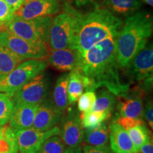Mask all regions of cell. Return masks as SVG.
Segmentation results:
<instances>
[{
    "label": "cell",
    "instance_id": "6da1fadb",
    "mask_svg": "<svg viewBox=\"0 0 153 153\" xmlns=\"http://www.w3.org/2000/svg\"><path fill=\"white\" fill-rule=\"evenodd\" d=\"M116 38H108L90 49L80 53L76 70L90 82L91 91L100 87L118 96L129 90L128 84L122 82L116 59Z\"/></svg>",
    "mask_w": 153,
    "mask_h": 153
},
{
    "label": "cell",
    "instance_id": "7a4b0ae2",
    "mask_svg": "<svg viewBox=\"0 0 153 153\" xmlns=\"http://www.w3.org/2000/svg\"><path fill=\"white\" fill-rule=\"evenodd\" d=\"M74 8L76 24L70 48L84 52L106 38L117 37L123 22L108 9L94 1L87 11Z\"/></svg>",
    "mask_w": 153,
    "mask_h": 153
},
{
    "label": "cell",
    "instance_id": "3957f363",
    "mask_svg": "<svg viewBox=\"0 0 153 153\" xmlns=\"http://www.w3.org/2000/svg\"><path fill=\"white\" fill-rule=\"evenodd\" d=\"M152 30V17L148 13L137 11L126 18L116 38V59L120 68H127L148 45Z\"/></svg>",
    "mask_w": 153,
    "mask_h": 153
},
{
    "label": "cell",
    "instance_id": "277c9868",
    "mask_svg": "<svg viewBox=\"0 0 153 153\" xmlns=\"http://www.w3.org/2000/svg\"><path fill=\"white\" fill-rule=\"evenodd\" d=\"M76 24V13L73 5L67 3L64 11L51 21L48 43L51 50L70 48Z\"/></svg>",
    "mask_w": 153,
    "mask_h": 153
},
{
    "label": "cell",
    "instance_id": "5b68a950",
    "mask_svg": "<svg viewBox=\"0 0 153 153\" xmlns=\"http://www.w3.org/2000/svg\"><path fill=\"white\" fill-rule=\"evenodd\" d=\"M48 65L45 60H26L7 75L0 77V92L12 97L23 86L43 73Z\"/></svg>",
    "mask_w": 153,
    "mask_h": 153
},
{
    "label": "cell",
    "instance_id": "8992f818",
    "mask_svg": "<svg viewBox=\"0 0 153 153\" xmlns=\"http://www.w3.org/2000/svg\"><path fill=\"white\" fill-rule=\"evenodd\" d=\"M51 17H41L30 20L12 18L6 22L5 28L15 36L38 45H47Z\"/></svg>",
    "mask_w": 153,
    "mask_h": 153
},
{
    "label": "cell",
    "instance_id": "52a82bcc",
    "mask_svg": "<svg viewBox=\"0 0 153 153\" xmlns=\"http://www.w3.org/2000/svg\"><path fill=\"white\" fill-rule=\"evenodd\" d=\"M0 45L10 50L24 61L25 60H44L48 57L47 45H38L11 33L5 27L0 31Z\"/></svg>",
    "mask_w": 153,
    "mask_h": 153
},
{
    "label": "cell",
    "instance_id": "ba28073f",
    "mask_svg": "<svg viewBox=\"0 0 153 153\" xmlns=\"http://www.w3.org/2000/svg\"><path fill=\"white\" fill-rule=\"evenodd\" d=\"M48 89V78L41 73L19 89L12 97V99L14 104L41 105L45 101Z\"/></svg>",
    "mask_w": 153,
    "mask_h": 153
},
{
    "label": "cell",
    "instance_id": "9c48e42d",
    "mask_svg": "<svg viewBox=\"0 0 153 153\" xmlns=\"http://www.w3.org/2000/svg\"><path fill=\"white\" fill-rule=\"evenodd\" d=\"M60 121L59 135L62 142L68 148H79L85 135L79 114L76 111L69 109L65 116H62Z\"/></svg>",
    "mask_w": 153,
    "mask_h": 153
},
{
    "label": "cell",
    "instance_id": "30bf717a",
    "mask_svg": "<svg viewBox=\"0 0 153 153\" xmlns=\"http://www.w3.org/2000/svg\"><path fill=\"white\" fill-rule=\"evenodd\" d=\"M59 133L60 128L57 126L46 131H38L33 128L17 131L15 135L19 151L21 153H37L44 141Z\"/></svg>",
    "mask_w": 153,
    "mask_h": 153
},
{
    "label": "cell",
    "instance_id": "8fae6325",
    "mask_svg": "<svg viewBox=\"0 0 153 153\" xmlns=\"http://www.w3.org/2000/svg\"><path fill=\"white\" fill-rule=\"evenodd\" d=\"M60 0H35L24 3L13 14V18L30 20L51 17L60 10Z\"/></svg>",
    "mask_w": 153,
    "mask_h": 153
},
{
    "label": "cell",
    "instance_id": "7c38bea8",
    "mask_svg": "<svg viewBox=\"0 0 153 153\" xmlns=\"http://www.w3.org/2000/svg\"><path fill=\"white\" fill-rule=\"evenodd\" d=\"M128 73L134 81L142 82L152 76L153 49L152 45L145 46L135 55L127 66Z\"/></svg>",
    "mask_w": 153,
    "mask_h": 153
},
{
    "label": "cell",
    "instance_id": "4fadbf2b",
    "mask_svg": "<svg viewBox=\"0 0 153 153\" xmlns=\"http://www.w3.org/2000/svg\"><path fill=\"white\" fill-rule=\"evenodd\" d=\"M140 89L131 94L128 91L118 95L117 109L120 117H127L142 119L143 117L144 106L140 94Z\"/></svg>",
    "mask_w": 153,
    "mask_h": 153
},
{
    "label": "cell",
    "instance_id": "5bb4252c",
    "mask_svg": "<svg viewBox=\"0 0 153 153\" xmlns=\"http://www.w3.org/2000/svg\"><path fill=\"white\" fill-rule=\"evenodd\" d=\"M62 116L63 113L52 103L44 101L38 107L31 128L41 131H48L60 123Z\"/></svg>",
    "mask_w": 153,
    "mask_h": 153
},
{
    "label": "cell",
    "instance_id": "9a60e30c",
    "mask_svg": "<svg viewBox=\"0 0 153 153\" xmlns=\"http://www.w3.org/2000/svg\"><path fill=\"white\" fill-rule=\"evenodd\" d=\"M48 62L55 70L60 72H68L78 68L80 53L72 48L53 50L48 55Z\"/></svg>",
    "mask_w": 153,
    "mask_h": 153
},
{
    "label": "cell",
    "instance_id": "2e32d148",
    "mask_svg": "<svg viewBox=\"0 0 153 153\" xmlns=\"http://www.w3.org/2000/svg\"><path fill=\"white\" fill-rule=\"evenodd\" d=\"M40 105L29 104H14L12 115L9 120V127L16 133L32 127L34 117Z\"/></svg>",
    "mask_w": 153,
    "mask_h": 153
},
{
    "label": "cell",
    "instance_id": "e0dca14e",
    "mask_svg": "<svg viewBox=\"0 0 153 153\" xmlns=\"http://www.w3.org/2000/svg\"><path fill=\"white\" fill-rule=\"evenodd\" d=\"M110 148L115 153H135L136 148L131 141L128 133L117 122L109 126Z\"/></svg>",
    "mask_w": 153,
    "mask_h": 153
},
{
    "label": "cell",
    "instance_id": "ac0fdd59",
    "mask_svg": "<svg viewBox=\"0 0 153 153\" xmlns=\"http://www.w3.org/2000/svg\"><path fill=\"white\" fill-rule=\"evenodd\" d=\"M105 8L114 14L130 16L141 7L140 0H104Z\"/></svg>",
    "mask_w": 153,
    "mask_h": 153
},
{
    "label": "cell",
    "instance_id": "d6986e66",
    "mask_svg": "<svg viewBox=\"0 0 153 153\" xmlns=\"http://www.w3.org/2000/svg\"><path fill=\"white\" fill-rule=\"evenodd\" d=\"M68 85V74H62L57 79L53 89L52 104L62 113L65 111L69 106Z\"/></svg>",
    "mask_w": 153,
    "mask_h": 153
},
{
    "label": "cell",
    "instance_id": "ffe728a7",
    "mask_svg": "<svg viewBox=\"0 0 153 153\" xmlns=\"http://www.w3.org/2000/svg\"><path fill=\"white\" fill-rule=\"evenodd\" d=\"M84 140L87 145L92 146L107 145L109 140V131L104 122L91 128H86Z\"/></svg>",
    "mask_w": 153,
    "mask_h": 153
},
{
    "label": "cell",
    "instance_id": "44dd1931",
    "mask_svg": "<svg viewBox=\"0 0 153 153\" xmlns=\"http://www.w3.org/2000/svg\"><path fill=\"white\" fill-rule=\"evenodd\" d=\"M85 86L83 82V76L77 70H74L68 74V104H75L79 97L83 94Z\"/></svg>",
    "mask_w": 153,
    "mask_h": 153
},
{
    "label": "cell",
    "instance_id": "7402d4cb",
    "mask_svg": "<svg viewBox=\"0 0 153 153\" xmlns=\"http://www.w3.org/2000/svg\"><path fill=\"white\" fill-rule=\"evenodd\" d=\"M22 61L10 50L0 45V77L8 74Z\"/></svg>",
    "mask_w": 153,
    "mask_h": 153
},
{
    "label": "cell",
    "instance_id": "603a6c76",
    "mask_svg": "<svg viewBox=\"0 0 153 153\" xmlns=\"http://www.w3.org/2000/svg\"><path fill=\"white\" fill-rule=\"evenodd\" d=\"M116 104V96L107 89H103L97 96V99L89 111H109L111 112Z\"/></svg>",
    "mask_w": 153,
    "mask_h": 153
},
{
    "label": "cell",
    "instance_id": "cb8c5ba5",
    "mask_svg": "<svg viewBox=\"0 0 153 153\" xmlns=\"http://www.w3.org/2000/svg\"><path fill=\"white\" fill-rule=\"evenodd\" d=\"M111 112L109 111H87L83 113L80 116L81 123L83 128H91L108 119Z\"/></svg>",
    "mask_w": 153,
    "mask_h": 153
},
{
    "label": "cell",
    "instance_id": "d4e9b609",
    "mask_svg": "<svg viewBox=\"0 0 153 153\" xmlns=\"http://www.w3.org/2000/svg\"><path fill=\"white\" fill-rule=\"evenodd\" d=\"M127 131L137 151L140 150L141 147L148 143L150 140V131L145 124L134 127Z\"/></svg>",
    "mask_w": 153,
    "mask_h": 153
},
{
    "label": "cell",
    "instance_id": "484cf974",
    "mask_svg": "<svg viewBox=\"0 0 153 153\" xmlns=\"http://www.w3.org/2000/svg\"><path fill=\"white\" fill-rule=\"evenodd\" d=\"M14 107V103L12 97L5 93L0 92V127L9 123Z\"/></svg>",
    "mask_w": 153,
    "mask_h": 153
},
{
    "label": "cell",
    "instance_id": "4316f807",
    "mask_svg": "<svg viewBox=\"0 0 153 153\" xmlns=\"http://www.w3.org/2000/svg\"><path fill=\"white\" fill-rule=\"evenodd\" d=\"M65 149V145L60 137L53 135L44 141L37 153H63Z\"/></svg>",
    "mask_w": 153,
    "mask_h": 153
},
{
    "label": "cell",
    "instance_id": "83f0119b",
    "mask_svg": "<svg viewBox=\"0 0 153 153\" xmlns=\"http://www.w3.org/2000/svg\"><path fill=\"white\" fill-rule=\"evenodd\" d=\"M97 94L94 91H87L85 94H82L78 99V109L82 113L89 111L91 107L94 104Z\"/></svg>",
    "mask_w": 153,
    "mask_h": 153
},
{
    "label": "cell",
    "instance_id": "f1b7e54d",
    "mask_svg": "<svg viewBox=\"0 0 153 153\" xmlns=\"http://www.w3.org/2000/svg\"><path fill=\"white\" fill-rule=\"evenodd\" d=\"M117 123H119L126 131H128L134 127L143 125L144 121L142 119H137V118L119 117L117 120Z\"/></svg>",
    "mask_w": 153,
    "mask_h": 153
},
{
    "label": "cell",
    "instance_id": "f546056e",
    "mask_svg": "<svg viewBox=\"0 0 153 153\" xmlns=\"http://www.w3.org/2000/svg\"><path fill=\"white\" fill-rule=\"evenodd\" d=\"M13 18V12L5 0H0V22H7Z\"/></svg>",
    "mask_w": 153,
    "mask_h": 153
},
{
    "label": "cell",
    "instance_id": "4dcf8cb0",
    "mask_svg": "<svg viewBox=\"0 0 153 153\" xmlns=\"http://www.w3.org/2000/svg\"><path fill=\"white\" fill-rule=\"evenodd\" d=\"M82 153H114L110 146L108 145L104 146H92L85 145L82 149Z\"/></svg>",
    "mask_w": 153,
    "mask_h": 153
},
{
    "label": "cell",
    "instance_id": "1f68e13d",
    "mask_svg": "<svg viewBox=\"0 0 153 153\" xmlns=\"http://www.w3.org/2000/svg\"><path fill=\"white\" fill-rule=\"evenodd\" d=\"M143 116H145V120H147L151 129L153 128V106L152 102H148L145 106V108L143 111Z\"/></svg>",
    "mask_w": 153,
    "mask_h": 153
},
{
    "label": "cell",
    "instance_id": "d6a6232c",
    "mask_svg": "<svg viewBox=\"0 0 153 153\" xmlns=\"http://www.w3.org/2000/svg\"><path fill=\"white\" fill-rule=\"evenodd\" d=\"M5 1L14 14V11L24 4V0H5Z\"/></svg>",
    "mask_w": 153,
    "mask_h": 153
},
{
    "label": "cell",
    "instance_id": "836d02e7",
    "mask_svg": "<svg viewBox=\"0 0 153 153\" xmlns=\"http://www.w3.org/2000/svg\"><path fill=\"white\" fill-rule=\"evenodd\" d=\"M141 152L143 153H153V143L152 140H150L148 143L143 145L140 148Z\"/></svg>",
    "mask_w": 153,
    "mask_h": 153
},
{
    "label": "cell",
    "instance_id": "e575fe53",
    "mask_svg": "<svg viewBox=\"0 0 153 153\" xmlns=\"http://www.w3.org/2000/svg\"><path fill=\"white\" fill-rule=\"evenodd\" d=\"M63 153H82V148H80V147L76 148H66L65 150L64 151Z\"/></svg>",
    "mask_w": 153,
    "mask_h": 153
},
{
    "label": "cell",
    "instance_id": "d590c367",
    "mask_svg": "<svg viewBox=\"0 0 153 153\" xmlns=\"http://www.w3.org/2000/svg\"><path fill=\"white\" fill-rule=\"evenodd\" d=\"M6 129H7V126H1L0 127V138L4 136L6 133Z\"/></svg>",
    "mask_w": 153,
    "mask_h": 153
},
{
    "label": "cell",
    "instance_id": "8d00e7d4",
    "mask_svg": "<svg viewBox=\"0 0 153 153\" xmlns=\"http://www.w3.org/2000/svg\"><path fill=\"white\" fill-rule=\"evenodd\" d=\"M143 2H145V4H147L151 6V7H152L153 5V0H142Z\"/></svg>",
    "mask_w": 153,
    "mask_h": 153
},
{
    "label": "cell",
    "instance_id": "74e56055",
    "mask_svg": "<svg viewBox=\"0 0 153 153\" xmlns=\"http://www.w3.org/2000/svg\"><path fill=\"white\" fill-rule=\"evenodd\" d=\"M7 153H19V148H15Z\"/></svg>",
    "mask_w": 153,
    "mask_h": 153
},
{
    "label": "cell",
    "instance_id": "f35d334b",
    "mask_svg": "<svg viewBox=\"0 0 153 153\" xmlns=\"http://www.w3.org/2000/svg\"><path fill=\"white\" fill-rule=\"evenodd\" d=\"M35 1V0H24V3H26V2H28V1Z\"/></svg>",
    "mask_w": 153,
    "mask_h": 153
},
{
    "label": "cell",
    "instance_id": "ab89813d",
    "mask_svg": "<svg viewBox=\"0 0 153 153\" xmlns=\"http://www.w3.org/2000/svg\"><path fill=\"white\" fill-rule=\"evenodd\" d=\"M1 27H2V22H0V31H1Z\"/></svg>",
    "mask_w": 153,
    "mask_h": 153
},
{
    "label": "cell",
    "instance_id": "60d3db41",
    "mask_svg": "<svg viewBox=\"0 0 153 153\" xmlns=\"http://www.w3.org/2000/svg\"><path fill=\"white\" fill-rule=\"evenodd\" d=\"M135 153H143L142 152H141V150H138V151H137L136 152H135Z\"/></svg>",
    "mask_w": 153,
    "mask_h": 153
},
{
    "label": "cell",
    "instance_id": "b9f144b4",
    "mask_svg": "<svg viewBox=\"0 0 153 153\" xmlns=\"http://www.w3.org/2000/svg\"><path fill=\"white\" fill-rule=\"evenodd\" d=\"M123 153H128V152H123Z\"/></svg>",
    "mask_w": 153,
    "mask_h": 153
},
{
    "label": "cell",
    "instance_id": "7bdbcfd3",
    "mask_svg": "<svg viewBox=\"0 0 153 153\" xmlns=\"http://www.w3.org/2000/svg\"><path fill=\"white\" fill-rule=\"evenodd\" d=\"M20 153H21V152H20Z\"/></svg>",
    "mask_w": 153,
    "mask_h": 153
}]
</instances>
